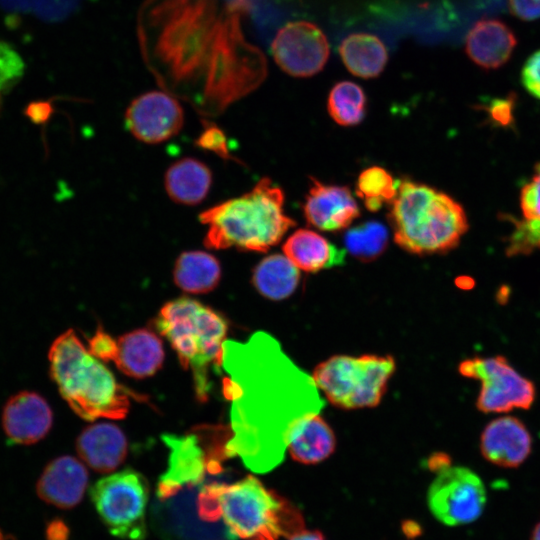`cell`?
Returning a JSON list of instances; mask_svg holds the SVG:
<instances>
[{
  "label": "cell",
  "mask_w": 540,
  "mask_h": 540,
  "mask_svg": "<svg viewBox=\"0 0 540 540\" xmlns=\"http://www.w3.org/2000/svg\"><path fill=\"white\" fill-rule=\"evenodd\" d=\"M247 8V0H146L138 38L158 85L206 117L258 88L267 61L243 33Z\"/></svg>",
  "instance_id": "1"
},
{
  "label": "cell",
  "mask_w": 540,
  "mask_h": 540,
  "mask_svg": "<svg viewBox=\"0 0 540 540\" xmlns=\"http://www.w3.org/2000/svg\"><path fill=\"white\" fill-rule=\"evenodd\" d=\"M223 394L230 402L226 458L238 457L252 472L280 465L303 423L320 414L325 401L312 375L297 366L264 331L247 341L222 345Z\"/></svg>",
  "instance_id": "2"
},
{
  "label": "cell",
  "mask_w": 540,
  "mask_h": 540,
  "mask_svg": "<svg viewBox=\"0 0 540 540\" xmlns=\"http://www.w3.org/2000/svg\"><path fill=\"white\" fill-rule=\"evenodd\" d=\"M200 520H221L229 539L278 540L302 530L299 511L253 475L234 483L202 485L196 497Z\"/></svg>",
  "instance_id": "3"
},
{
  "label": "cell",
  "mask_w": 540,
  "mask_h": 540,
  "mask_svg": "<svg viewBox=\"0 0 540 540\" xmlns=\"http://www.w3.org/2000/svg\"><path fill=\"white\" fill-rule=\"evenodd\" d=\"M199 221L207 226L206 248L253 252L268 251L296 224L284 212L283 190L267 177L247 193L202 211Z\"/></svg>",
  "instance_id": "4"
},
{
  "label": "cell",
  "mask_w": 540,
  "mask_h": 540,
  "mask_svg": "<svg viewBox=\"0 0 540 540\" xmlns=\"http://www.w3.org/2000/svg\"><path fill=\"white\" fill-rule=\"evenodd\" d=\"M50 375L63 399L82 419H123L131 391L94 357L72 329L59 335L49 354Z\"/></svg>",
  "instance_id": "5"
},
{
  "label": "cell",
  "mask_w": 540,
  "mask_h": 540,
  "mask_svg": "<svg viewBox=\"0 0 540 540\" xmlns=\"http://www.w3.org/2000/svg\"><path fill=\"white\" fill-rule=\"evenodd\" d=\"M390 204L388 218L394 241L410 253H445L455 248L468 230L463 207L426 184L409 179L399 181Z\"/></svg>",
  "instance_id": "6"
},
{
  "label": "cell",
  "mask_w": 540,
  "mask_h": 540,
  "mask_svg": "<svg viewBox=\"0 0 540 540\" xmlns=\"http://www.w3.org/2000/svg\"><path fill=\"white\" fill-rule=\"evenodd\" d=\"M155 327L168 340L182 367L192 372L198 401H207L211 390L209 370L221 365L228 331L226 319L200 301L183 296L162 306Z\"/></svg>",
  "instance_id": "7"
},
{
  "label": "cell",
  "mask_w": 540,
  "mask_h": 540,
  "mask_svg": "<svg viewBox=\"0 0 540 540\" xmlns=\"http://www.w3.org/2000/svg\"><path fill=\"white\" fill-rule=\"evenodd\" d=\"M395 368L390 355H336L317 365L312 378L334 406L371 408L380 403Z\"/></svg>",
  "instance_id": "8"
},
{
  "label": "cell",
  "mask_w": 540,
  "mask_h": 540,
  "mask_svg": "<svg viewBox=\"0 0 540 540\" xmlns=\"http://www.w3.org/2000/svg\"><path fill=\"white\" fill-rule=\"evenodd\" d=\"M89 494L97 514L113 536L145 539L149 485L141 473L128 468L107 475L93 484Z\"/></svg>",
  "instance_id": "9"
},
{
  "label": "cell",
  "mask_w": 540,
  "mask_h": 540,
  "mask_svg": "<svg viewBox=\"0 0 540 540\" xmlns=\"http://www.w3.org/2000/svg\"><path fill=\"white\" fill-rule=\"evenodd\" d=\"M162 441L169 449L168 467L157 484V497L165 501L182 490L204 485L206 474L222 471V460L226 459L225 446L206 448L204 427L184 435L163 434ZM226 444V443H221Z\"/></svg>",
  "instance_id": "10"
},
{
  "label": "cell",
  "mask_w": 540,
  "mask_h": 540,
  "mask_svg": "<svg viewBox=\"0 0 540 540\" xmlns=\"http://www.w3.org/2000/svg\"><path fill=\"white\" fill-rule=\"evenodd\" d=\"M459 372L465 377L480 380L477 407L485 413L527 409L535 399L533 383L521 376L502 356L466 359L460 363Z\"/></svg>",
  "instance_id": "11"
},
{
  "label": "cell",
  "mask_w": 540,
  "mask_h": 540,
  "mask_svg": "<svg viewBox=\"0 0 540 540\" xmlns=\"http://www.w3.org/2000/svg\"><path fill=\"white\" fill-rule=\"evenodd\" d=\"M436 473L427 497L434 517L448 526L478 519L486 504V489L480 477L469 468L450 463Z\"/></svg>",
  "instance_id": "12"
},
{
  "label": "cell",
  "mask_w": 540,
  "mask_h": 540,
  "mask_svg": "<svg viewBox=\"0 0 540 540\" xmlns=\"http://www.w3.org/2000/svg\"><path fill=\"white\" fill-rule=\"evenodd\" d=\"M271 52L276 64L294 77L320 72L329 57V44L323 31L308 21H293L276 33Z\"/></svg>",
  "instance_id": "13"
},
{
  "label": "cell",
  "mask_w": 540,
  "mask_h": 540,
  "mask_svg": "<svg viewBox=\"0 0 540 540\" xmlns=\"http://www.w3.org/2000/svg\"><path fill=\"white\" fill-rule=\"evenodd\" d=\"M184 111L176 97L166 91H149L134 98L125 112L130 133L146 144H159L179 133Z\"/></svg>",
  "instance_id": "14"
},
{
  "label": "cell",
  "mask_w": 540,
  "mask_h": 540,
  "mask_svg": "<svg viewBox=\"0 0 540 540\" xmlns=\"http://www.w3.org/2000/svg\"><path fill=\"white\" fill-rule=\"evenodd\" d=\"M312 185L303 206L311 226L327 232L348 227L360 215L359 207L345 186L327 185L311 178Z\"/></svg>",
  "instance_id": "15"
},
{
  "label": "cell",
  "mask_w": 540,
  "mask_h": 540,
  "mask_svg": "<svg viewBox=\"0 0 540 540\" xmlns=\"http://www.w3.org/2000/svg\"><path fill=\"white\" fill-rule=\"evenodd\" d=\"M53 423L47 401L35 392L24 391L4 406L2 424L7 437L16 444L30 445L43 439Z\"/></svg>",
  "instance_id": "16"
},
{
  "label": "cell",
  "mask_w": 540,
  "mask_h": 540,
  "mask_svg": "<svg viewBox=\"0 0 540 540\" xmlns=\"http://www.w3.org/2000/svg\"><path fill=\"white\" fill-rule=\"evenodd\" d=\"M88 479L86 467L75 457L64 455L46 465L37 481L36 492L47 504L71 509L81 502Z\"/></svg>",
  "instance_id": "17"
},
{
  "label": "cell",
  "mask_w": 540,
  "mask_h": 540,
  "mask_svg": "<svg viewBox=\"0 0 540 540\" xmlns=\"http://www.w3.org/2000/svg\"><path fill=\"white\" fill-rule=\"evenodd\" d=\"M516 45L517 37L513 30L496 18L478 20L465 39L468 57L486 70L498 69L506 64Z\"/></svg>",
  "instance_id": "18"
},
{
  "label": "cell",
  "mask_w": 540,
  "mask_h": 540,
  "mask_svg": "<svg viewBox=\"0 0 540 540\" xmlns=\"http://www.w3.org/2000/svg\"><path fill=\"white\" fill-rule=\"evenodd\" d=\"M480 447L483 456L491 463L516 467L531 451V436L519 419L504 416L494 419L485 427Z\"/></svg>",
  "instance_id": "19"
},
{
  "label": "cell",
  "mask_w": 540,
  "mask_h": 540,
  "mask_svg": "<svg viewBox=\"0 0 540 540\" xmlns=\"http://www.w3.org/2000/svg\"><path fill=\"white\" fill-rule=\"evenodd\" d=\"M76 449L80 458L94 471L110 473L125 460L128 443L118 426L101 422L86 427L79 434Z\"/></svg>",
  "instance_id": "20"
},
{
  "label": "cell",
  "mask_w": 540,
  "mask_h": 540,
  "mask_svg": "<svg viewBox=\"0 0 540 540\" xmlns=\"http://www.w3.org/2000/svg\"><path fill=\"white\" fill-rule=\"evenodd\" d=\"M164 357L161 339L153 331L139 328L118 338L114 363L127 376L143 379L162 367Z\"/></svg>",
  "instance_id": "21"
},
{
  "label": "cell",
  "mask_w": 540,
  "mask_h": 540,
  "mask_svg": "<svg viewBox=\"0 0 540 540\" xmlns=\"http://www.w3.org/2000/svg\"><path fill=\"white\" fill-rule=\"evenodd\" d=\"M285 256L300 270L318 272L344 263L345 252L325 237L308 229H299L283 245Z\"/></svg>",
  "instance_id": "22"
},
{
  "label": "cell",
  "mask_w": 540,
  "mask_h": 540,
  "mask_svg": "<svg viewBox=\"0 0 540 540\" xmlns=\"http://www.w3.org/2000/svg\"><path fill=\"white\" fill-rule=\"evenodd\" d=\"M212 179V172L205 163L184 157L169 166L164 176V186L172 201L193 206L206 198Z\"/></svg>",
  "instance_id": "23"
},
{
  "label": "cell",
  "mask_w": 540,
  "mask_h": 540,
  "mask_svg": "<svg viewBox=\"0 0 540 540\" xmlns=\"http://www.w3.org/2000/svg\"><path fill=\"white\" fill-rule=\"evenodd\" d=\"M339 54L348 71L360 78L379 76L388 62V51L383 41L369 33H352L339 45Z\"/></svg>",
  "instance_id": "24"
},
{
  "label": "cell",
  "mask_w": 540,
  "mask_h": 540,
  "mask_svg": "<svg viewBox=\"0 0 540 540\" xmlns=\"http://www.w3.org/2000/svg\"><path fill=\"white\" fill-rule=\"evenodd\" d=\"M221 275L219 260L214 255L201 250L182 252L173 268L174 283L190 294L211 292L218 286Z\"/></svg>",
  "instance_id": "25"
},
{
  "label": "cell",
  "mask_w": 540,
  "mask_h": 540,
  "mask_svg": "<svg viewBox=\"0 0 540 540\" xmlns=\"http://www.w3.org/2000/svg\"><path fill=\"white\" fill-rule=\"evenodd\" d=\"M251 280L260 295L279 301L295 292L300 281V272L286 256L272 254L254 267Z\"/></svg>",
  "instance_id": "26"
},
{
  "label": "cell",
  "mask_w": 540,
  "mask_h": 540,
  "mask_svg": "<svg viewBox=\"0 0 540 540\" xmlns=\"http://www.w3.org/2000/svg\"><path fill=\"white\" fill-rule=\"evenodd\" d=\"M336 439L326 421L316 414L308 418L289 442L287 451L302 464H316L335 450Z\"/></svg>",
  "instance_id": "27"
},
{
  "label": "cell",
  "mask_w": 540,
  "mask_h": 540,
  "mask_svg": "<svg viewBox=\"0 0 540 540\" xmlns=\"http://www.w3.org/2000/svg\"><path fill=\"white\" fill-rule=\"evenodd\" d=\"M367 98L362 87L352 81H340L329 92L327 109L341 126H354L365 117Z\"/></svg>",
  "instance_id": "28"
},
{
  "label": "cell",
  "mask_w": 540,
  "mask_h": 540,
  "mask_svg": "<svg viewBox=\"0 0 540 540\" xmlns=\"http://www.w3.org/2000/svg\"><path fill=\"white\" fill-rule=\"evenodd\" d=\"M389 240L387 228L378 221L355 226L344 235V245L350 255L362 262L378 258L386 250Z\"/></svg>",
  "instance_id": "29"
},
{
  "label": "cell",
  "mask_w": 540,
  "mask_h": 540,
  "mask_svg": "<svg viewBox=\"0 0 540 540\" xmlns=\"http://www.w3.org/2000/svg\"><path fill=\"white\" fill-rule=\"evenodd\" d=\"M356 185V194L363 199L365 207L374 212L395 198L399 181L384 168L372 166L360 173Z\"/></svg>",
  "instance_id": "30"
},
{
  "label": "cell",
  "mask_w": 540,
  "mask_h": 540,
  "mask_svg": "<svg viewBox=\"0 0 540 540\" xmlns=\"http://www.w3.org/2000/svg\"><path fill=\"white\" fill-rule=\"evenodd\" d=\"M506 248L508 256L530 254L540 249V219L515 221Z\"/></svg>",
  "instance_id": "31"
},
{
  "label": "cell",
  "mask_w": 540,
  "mask_h": 540,
  "mask_svg": "<svg viewBox=\"0 0 540 540\" xmlns=\"http://www.w3.org/2000/svg\"><path fill=\"white\" fill-rule=\"evenodd\" d=\"M25 65L20 54L7 42L0 40V92H8L22 78Z\"/></svg>",
  "instance_id": "32"
},
{
  "label": "cell",
  "mask_w": 540,
  "mask_h": 540,
  "mask_svg": "<svg viewBox=\"0 0 540 540\" xmlns=\"http://www.w3.org/2000/svg\"><path fill=\"white\" fill-rule=\"evenodd\" d=\"M204 129L196 140V146L215 153L224 160L234 159L229 152L224 132L214 123L203 122Z\"/></svg>",
  "instance_id": "33"
},
{
  "label": "cell",
  "mask_w": 540,
  "mask_h": 540,
  "mask_svg": "<svg viewBox=\"0 0 540 540\" xmlns=\"http://www.w3.org/2000/svg\"><path fill=\"white\" fill-rule=\"evenodd\" d=\"M520 207L524 219H540V163L536 165L531 180L521 190Z\"/></svg>",
  "instance_id": "34"
},
{
  "label": "cell",
  "mask_w": 540,
  "mask_h": 540,
  "mask_svg": "<svg viewBox=\"0 0 540 540\" xmlns=\"http://www.w3.org/2000/svg\"><path fill=\"white\" fill-rule=\"evenodd\" d=\"M88 344V350L94 357L106 362H114L117 354V340L106 333L102 327H98Z\"/></svg>",
  "instance_id": "35"
},
{
  "label": "cell",
  "mask_w": 540,
  "mask_h": 540,
  "mask_svg": "<svg viewBox=\"0 0 540 540\" xmlns=\"http://www.w3.org/2000/svg\"><path fill=\"white\" fill-rule=\"evenodd\" d=\"M520 78L525 90L531 96L540 99V49L526 59Z\"/></svg>",
  "instance_id": "36"
},
{
  "label": "cell",
  "mask_w": 540,
  "mask_h": 540,
  "mask_svg": "<svg viewBox=\"0 0 540 540\" xmlns=\"http://www.w3.org/2000/svg\"><path fill=\"white\" fill-rule=\"evenodd\" d=\"M510 13L523 21L540 18V0H508Z\"/></svg>",
  "instance_id": "37"
},
{
  "label": "cell",
  "mask_w": 540,
  "mask_h": 540,
  "mask_svg": "<svg viewBox=\"0 0 540 540\" xmlns=\"http://www.w3.org/2000/svg\"><path fill=\"white\" fill-rule=\"evenodd\" d=\"M52 105L45 101L29 103L24 113L35 124L45 123L52 115Z\"/></svg>",
  "instance_id": "38"
},
{
  "label": "cell",
  "mask_w": 540,
  "mask_h": 540,
  "mask_svg": "<svg viewBox=\"0 0 540 540\" xmlns=\"http://www.w3.org/2000/svg\"><path fill=\"white\" fill-rule=\"evenodd\" d=\"M70 529L67 523L60 517L51 519L45 526L46 540H69Z\"/></svg>",
  "instance_id": "39"
},
{
  "label": "cell",
  "mask_w": 540,
  "mask_h": 540,
  "mask_svg": "<svg viewBox=\"0 0 540 540\" xmlns=\"http://www.w3.org/2000/svg\"><path fill=\"white\" fill-rule=\"evenodd\" d=\"M491 114L492 117L496 118L499 121L508 120L511 115V106L513 101L511 98L507 99H497L491 103Z\"/></svg>",
  "instance_id": "40"
},
{
  "label": "cell",
  "mask_w": 540,
  "mask_h": 540,
  "mask_svg": "<svg viewBox=\"0 0 540 540\" xmlns=\"http://www.w3.org/2000/svg\"><path fill=\"white\" fill-rule=\"evenodd\" d=\"M289 540H325L319 531L300 530L289 537Z\"/></svg>",
  "instance_id": "41"
},
{
  "label": "cell",
  "mask_w": 540,
  "mask_h": 540,
  "mask_svg": "<svg viewBox=\"0 0 540 540\" xmlns=\"http://www.w3.org/2000/svg\"><path fill=\"white\" fill-rule=\"evenodd\" d=\"M403 531L410 537H415L420 534V526L415 522H405L403 524Z\"/></svg>",
  "instance_id": "42"
},
{
  "label": "cell",
  "mask_w": 540,
  "mask_h": 540,
  "mask_svg": "<svg viewBox=\"0 0 540 540\" xmlns=\"http://www.w3.org/2000/svg\"><path fill=\"white\" fill-rule=\"evenodd\" d=\"M531 540H540V523H538L531 535Z\"/></svg>",
  "instance_id": "43"
},
{
  "label": "cell",
  "mask_w": 540,
  "mask_h": 540,
  "mask_svg": "<svg viewBox=\"0 0 540 540\" xmlns=\"http://www.w3.org/2000/svg\"><path fill=\"white\" fill-rule=\"evenodd\" d=\"M1 93V92H0ZM0 106H1V97H0Z\"/></svg>",
  "instance_id": "44"
}]
</instances>
